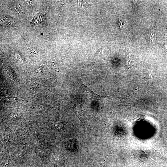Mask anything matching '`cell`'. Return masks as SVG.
Masks as SVG:
<instances>
[{
	"instance_id": "obj_1",
	"label": "cell",
	"mask_w": 167,
	"mask_h": 167,
	"mask_svg": "<svg viewBox=\"0 0 167 167\" xmlns=\"http://www.w3.org/2000/svg\"><path fill=\"white\" fill-rule=\"evenodd\" d=\"M78 86L80 88L82 89L84 91L87 93H88L89 94H91L92 95L93 98H95V99H97L98 98H101L103 97H105L102 96H100L99 95H97L95 93L91 91L89 88L87 87L84 84H83V83L81 82H79L78 84Z\"/></svg>"
},
{
	"instance_id": "obj_2",
	"label": "cell",
	"mask_w": 167,
	"mask_h": 167,
	"mask_svg": "<svg viewBox=\"0 0 167 167\" xmlns=\"http://www.w3.org/2000/svg\"><path fill=\"white\" fill-rule=\"evenodd\" d=\"M164 51L167 54V43H165L163 46Z\"/></svg>"
},
{
	"instance_id": "obj_3",
	"label": "cell",
	"mask_w": 167,
	"mask_h": 167,
	"mask_svg": "<svg viewBox=\"0 0 167 167\" xmlns=\"http://www.w3.org/2000/svg\"><path fill=\"white\" fill-rule=\"evenodd\" d=\"M38 83H34L32 85V86L33 87V88H36V87H38V88H39V85H38Z\"/></svg>"
}]
</instances>
